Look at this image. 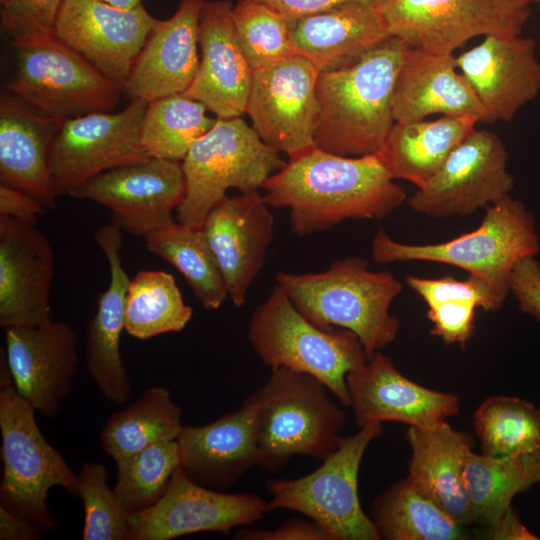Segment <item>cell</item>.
<instances>
[{
  "label": "cell",
  "mask_w": 540,
  "mask_h": 540,
  "mask_svg": "<svg viewBox=\"0 0 540 540\" xmlns=\"http://www.w3.org/2000/svg\"><path fill=\"white\" fill-rule=\"evenodd\" d=\"M260 2L274 9L287 20L328 10L338 4L348 1H360L375 7H381L388 0H237Z\"/></svg>",
  "instance_id": "cell-48"
},
{
  "label": "cell",
  "mask_w": 540,
  "mask_h": 540,
  "mask_svg": "<svg viewBox=\"0 0 540 540\" xmlns=\"http://www.w3.org/2000/svg\"><path fill=\"white\" fill-rule=\"evenodd\" d=\"M46 207L33 196L18 188L0 184V215L36 225Z\"/></svg>",
  "instance_id": "cell-47"
},
{
  "label": "cell",
  "mask_w": 540,
  "mask_h": 540,
  "mask_svg": "<svg viewBox=\"0 0 540 540\" xmlns=\"http://www.w3.org/2000/svg\"><path fill=\"white\" fill-rule=\"evenodd\" d=\"M517 1H520L526 4H530L532 2V0H517Z\"/></svg>",
  "instance_id": "cell-52"
},
{
  "label": "cell",
  "mask_w": 540,
  "mask_h": 540,
  "mask_svg": "<svg viewBox=\"0 0 540 540\" xmlns=\"http://www.w3.org/2000/svg\"><path fill=\"white\" fill-rule=\"evenodd\" d=\"M186 194L181 161L151 158L94 176L70 193L107 207L123 231L146 236L173 221Z\"/></svg>",
  "instance_id": "cell-17"
},
{
  "label": "cell",
  "mask_w": 540,
  "mask_h": 540,
  "mask_svg": "<svg viewBox=\"0 0 540 540\" xmlns=\"http://www.w3.org/2000/svg\"><path fill=\"white\" fill-rule=\"evenodd\" d=\"M78 497L85 514L83 540L129 539L130 512L107 485V470L102 463L82 464L78 473Z\"/></svg>",
  "instance_id": "cell-41"
},
{
  "label": "cell",
  "mask_w": 540,
  "mask_h": 540,
  "mask_svg": "<svg viewBox=\"0 0 540 540\" xmlns=\"http://www.w3.org/2000/svg\"><path fill=\"white\" fill-rule=\"evenodd\" d=\"M40 530L29 521L0 505L1 540H35Z\"/></svg>",
  "instance_id": "cell-49"
},
{
  "label": "cell",
  "mask_w": 540,
  "mask_h": 540,
  "mask_svg": "<svg viewBox=\"0 0 540 540\" xmlns=\"http://www.w3.org/2000/svg\"><path fill=\"white\" fill-rule=\"evenodd\" d=\"M486 537L495 540H534L538 539L520 521L517 513L511 509L493 526L486 528Z\"/></svg>",
  "instance_id": "cell-50"
},
{
  "label": "cell",
  "mask_w": 540,
  "mask_h": 540,
  "mask_svg": "<svg viewBox=\"0 0 540 540\" xmlns=\"http://www.w3.org/2000/svg\"><path fill=\"white\" fill-rule=\"evenodd\" d=\"M269 208L259 191L226 196L201 226L236 307L246 302L273 238L274 217Z\"/></svg>",
  "instance_id": "cell-20"
},
{
  "label": "cell",
  "mask_w": 540,
  "mask_h": 540,
  "mask_svg": "<svg viewBox=\"0 0 540 540\" xmlns=\"http://www.w3.org/2000/svg\"><path fill=\"white\" fill-rule=\"evenodd\" d=\"M319 73L297 54L253 71L246 113L261 140L288 160L315 147Z\"/></svg>",
  "instance_id": "cell-14"
},
{
  "label": "cell",
  "mask_w": 540,
  "mask_h": 540,
  "mask_svg": "<svg viewBox=\"0 0 540 540\" xmlns=\"http://www.w3.org/2000/svg\"><path fill=\"white\" fill-rule=\"evenodd\" d=\"M186 194L177 208L179 223L200 228L230 188L240 193L262 189L288 161L264 143L241 117L217 118L181 161Z\"/></svg>",
  "instance_id": "cell-8"
},
{
  "label": "cell",
  "mask_w": 540,
  "mask_h": 540,
  "mask_svg": "<svg viewBox=\"0 0 540 540\" xmlns=\"http://www.w3.org/2000/svg\"><path fill=\"white\" fill-rule=\"evenodd\" d=\"M108 4H111L113 6L124 8V9H131L139 4H141V0H102Z\"/></svg>",
  "instance_id": "cell-51"
},
{
  "label": "cell",
  "mask_w": 540,
  "mask_h": 540,
  "mask_svg": "<svg viewBox=\"0 0 540 540\" xmlns=\"http://www.w3.org/2000/svg\"><path fill=\"white\" fill-rule=\"evenodd\" d=\"M346 384L349 406L359 427L384 421L426 427L446 421L459 412L456 395L413 382L381 351L350 372Z\"/></svg>",
  "instance_id": "cell-22"
},
{
  "label": "cell",
  "mask_w": 540,
  "mask_h": 540,
  "mask_svg": "<svg viewBox=\"0 0 540 540\" xmlns=\"http://www.w3.org/2000/svg\"><path fill=\"white\" fill-rule=\"evenodd\" d=\"M237 540H331L316 522L303 518H290L273 530L242 528L233 537Z\"/></svg>",
  "instance_id": "cell-46"
},
{
  "label": "cell",
  "mask_w": 540,
  "mask_h": 540,
  "mask_svg": "<svg viewBox=\"0 0 540 540\" xmlns=\"http://www.w3.org/2000/svg\"><path fill=\"white\" fill-rule=\"evenodd\" d=\"M7 84L10 96L49 118L110 112L122 90L55 34L22 43Z\"/></svg>",
  "instance_id": "cell-10"
},
{
  "label": "cell",
  "mask_w": 540,
  "mask_h": 540,
  "mask_svg": "<svg viewBox=\"0 0 540 540\" xmlns=\"http://www.w3.org/2000/svg\"><path fill=\"white\" fill-rule=\"evenodd\" d=\"M474 427L484 455L500 457L540 450V409L523 399L487 398L475 412Z\"/></svg>",
  "instance_id": "cell-38"
},
{
  "label": "cell",
  "mask_w": 540,
  "mask_h": 540,
  "mask_svg": "<svg viewBox=\"0 0 540 540\" xmlns=\"http://www.w3.org/2000/svg\"><path fill=\"white\" fill-rule=\"evenodd\" d=\"M372 520L381 539L462 540L464 526L403 479L380 494L372 504Z\"/></svg>",
  "instance_id": "cell-34"
},
{
  "label": "cell",
  "mask_w": 540,
  "mask_h": 540,
  "mask_svg": "<svg viewBox=\"0 0 540 540\" xmlns=\"http://www.w3.org/2000/svg\"><path fill=\"white\" fill-rule=\"evenodd\" d=\"M479 122L474 115L394 122L377 154L392 179L406 180L420 188Z\"/></svg>",
  "instance_id": "cell-31"
},
{
  "label": "cell",
  "mask_w": 540,
  "mask_h": 540,
  "mask_svg": "<svg viewBox=\"0 0 540 540\" xmlns=\"http://www.w3.org/2000/svg\"><path fill=\"white\" fill-rule=\"evenodd\" d=\"M181 466L197 483L226 489L258 462V409L245 399L234 413L202 426H183Z\"/></svg>",
  "instance_id": "cell-27"
},
{
  "label": "cell",
  "mask_w": 540,
  "mask_h": 540,
  "mask_svg": "<svg viewBox=\"0 0 540 540\" xmlns=\"http://www.w3.org/2000/svg\"><path fill=\"white\" fill-rule=\"evenodd\" d=\"M287 22L295 54L319 72L348 68L390 37L379 8L360 1Z\"/></svg>",
  "instance_id": "cell-26"
},
{
  "label": "cell",
  "mask_w": 540,
  "mask_h": 540,
  "mask_svg": "<svg viewBox=\"0 0 540 540\" xmlns=\"http://www.w3.org/2000/svg\"><path fill=\"white\" fill-rule=\"evenodd\" d=\"M147 106L148 101L132 98L117 113L95 112L63 120L50 153L55 195H70L98 174L151 159L142 143Z\"/></svg>",
  "instance_id": "cell-11"
},
{
  "label": "cell",
  "mask_w": 540,
  "mask_h": 540,
  "mask_svg": "<svg viewBox=\"0 0 540 540\" xmlns=\"http://www.w3.org/2000/svg\"><path fill=\"white\" fill-rule=\"evenodd\" d=\"M269 512L255 494L223 493L193 480L180 465L163 496L129 515V540H169L197 532H223L252 524Z\"/></svg>",
  "instance_id": "cell-16"
},
{
  "label": "cell",
  "mask_w": 540,
  "mask_h": 540,
  "mask_svg": "<svg viewBox=\"0 0 540 540\" xmlns=\"http://www.w3.org/2000/svg\"><path fill=\"white\" fill-rule=\"evenodd\" d=\"M382 433L381 423H370L342 438L338 447L315 471L297 479H271L268 509L300 512L321 526L331 540H379L380 533L361 507L358 474L368 445Z\"/></svg>",
  "instance_id": "cell-9"
},
{
  "label": "cell",
  "mask_w": 540,
  "mask_h": 540,
  "mask_svg": "<svg viewBox=\"0 0 540 540\" xmlns=\"http://www.w3.org/2000/svg\"><path fill=\"white\" fill-rule=\"evenodd\" d=\"M62 121L34 112L8 93L1 96V184L27 192L47 209L56 205L50 153Z\"/></svg>",
  "instance_id": "cell-29"
},
{
  "label": "cell",
  "mask_w": 540,
  "mask_h": 540,
  "mask_svg": "<svg viewBox=\"0 0 540 540\" xmlns=\"http://www.w3.org/2000/svg\"><path fill=\"white\" fill-rule=\"evenodd\" d=\"M180 465L177 440L152 444L116 464L117 479L113 489L130 513L147 509L163 496Z\"/></svg>",
  "instance_id": "cell-39"
},
{
  "label": "cell",
  "mask_w": 540,
  "mask_h": 540,
  "mask_svg": "<svg viewBox=\"0 0 540 540\" xmlns=\"http://www.w3.org/2000/svg\"><path fill=\"white\" fill-rule=\"evenodd\" d=\"M463 479L473 521L489 528L512 509L516 494L540 484V450L500 457L472 451Z\"/></svg>",
  "instance_id": "cell-32"
},
{
  "label": "cell",
  "mask_w": 540,
  "mask_h": 540,
  "mask_svg": "<svg viewBox=\"0 0 540 540\" xmlns=\"http://www.w3.org/2000/svg\"><path fill=\"white\" fill-rule=\"evenodd\" d=\"M182 427L181 408L172 400L170 391L152 387L126 409L109 417L100 433V443L117 464L152 444L177 440Z\"/></svg>",
  "instance_id": "cell-33"
},
{
  "label": "cell",
  "mask_w": 540,
  "mask_h": 540,
  "mask_svg": "<svg viewBox=\"0 0 540 540\" xmlns=\"http://www.w3.org/2000/svg\"><path fill=\"white\" fill-rule=\"evenodd\" d=\"M379 11L390 36L436 54L477 36L519 35L530 17L529 4L517 0H388Z\"/></svg>",
  "instance_id": "cell-12"
},
{
  "label": "cell",
  "mask_w": 540,
  "mask_h": 540,
  "mask_svg": "<svg viewBox=\"0 0 540 540\" xmlns=\"http://www.w3.org/2000/svg\"><path fill=\"white\" fill-rule=\"evenodd\" d=\"M233 6L231 0L205 3L199 23L201 58L184 92L222 119L246 113L253 76L236 36Z\"/></svg>",
  "instance_id": "cell-23"
},
{
  "label": "cell",
  "mask_w": 540,
  "mask_h": 540,
  "mask_svg": "<svg viewBox=\"0 0 540 540\" xmlns=\"http://www.w3.org/2000/svg\"><path fill=\"white\" fill-rule=\"evenodd\" d=\"M207 0H180L176 12L158 20L149 34L124 92L152 101L184 93L199 66V23Z\"/></svg>",
  "instance_id": "cell-25"
},
{
  "label": "cell",
  "mask_w": 540,
  "mask_h": 540,
  "mask_svg": "<svg viewBox=\"0 0 540 540\" xmlns=\"http://www.w3.org/2000/svg\"><path fill=\"white\" fill-rule=\"evenodd\" d=\"M247 338L261 361L312 375L336 398L350 405L346 376L367 357L359 338L346 329L325 330L310 322L284 291L273 290L254 310Z\"/></svg>",
  "instance_id": "cell-6"
},
{
  "label": "cell",
  "mask_w": 540,
  "mask_h": 540,
  "mask_svg": "<svg viewBox=\"0 0 540 540\" xmlns=\"http://www.w3.org/2000/svg\"><path fill=\"white\" fill-rule=\"evenodd\" d=\"M240 47L254 70L270 66L295 55L287 19L255 1H237L232 10Z\"/></svg>",
  "instance_id": "cell-40"
},
{
  "label": "cell",
  "mask_w": 540,
  "mask_h": 540,
  "mask_svg": "<svg viewBox=\"0 0 540 540\" xmlns=\"http://www.w3.org/2000/svg\"><path fill=\"white\" fill-rule=\"evenodd\" d=\"M405 281L427 306L450 300H464L475 303L484 311H498L510 293L509 287L471 274L465 280H458L453 276L432 279L408 275Z\"/></svg>",
  "instance_id": "cell-42"
},
{
  "label": "cell",
  "mask_w": 540,
  "mask_h": 540,
  "mask_svg": "<svg viewBox=\"0 0 540 540\" xmlns=\"http://www.w3.org/2000/svg\"><path fill=\"white\" fill-rule=\"evenodd\" d=\"M147 248L185 278L206 310L218 309L228 296L223 276L200 228L171 221L145 237Z\"/></svg>",
  "instance_id": "cell-35"
},
{
  "label": "cell",
  "mask_w": 540,
  "mask_h": 540,
  "mask_svg": "<svg viewBox=\"0 0 540 540\" xmlns=\"http://www.w3.org/2000/svg\"><path fill=\"white\" fill-rule=\"evenodd\" d=\"M192 314L171 274L146 270L131 279L125 309V330L130 336L146 340L181 331Z\"/></svg>",
  "instance_id": "cell-36"
},
{
  "label": "cell",
  "mask_w": 540,
  "mask_h": 540,
  "mask_svg": "<svg viewBox=\"0 0 540 540\" xmlns=\"http://www.w3.org/2000/svg\"><path fill=\"white\" fill-rule=\"evenodd\" d=\"M0 433L3 476L2 506L40 531L54 529L48 492L60 486L78 496V474L46 440L36 410L17 392L1 349Z\"/></svg>",
  "instance_id": "cell-5"
},
{
  "label": "cell",
  "mask_w": 540,
  "mask_h": 540,
  "mask_svg": "<svg viewBox=\"0 0 540 540\" xmlns=\"http://www.w3.org/2000/svg\"><path fill=\"white\" fill-rule=\"evenodd\" d=\"M327 390L310 374L271 369L267 382L247 397L258 409L259 467L277 472L295 454L323 460L338 447L346 413Z\"/></svg>",
  "instance_id": "cell-4"
},
{
  "label": "cell",
  "mask_w": 540,
  "mask_h": 540,
  "mask_svg": "<svg viewBox=\"0 0 540 540\" xmlns=\"http://www.w3.org/2000/svg\"><path fill=\"white\" fill-rule=\"evenodd\" d=\"M471 301L450 300L428 306L431 334L447 344L465 345L474 334L475 309Z\"/></svg>",
  "instance_id": "cell-44"
},
{
  "label": "cell",
  "mask_w": 540,
  "mask_h": 540,
  "mask_svg": "<svg viewBox=\"0 0 540 540\" xmlns=\"http://www.w3.org/2000/svg\"><path fill=\"white\" fill-rule=\"evenodd\" d=\"M407 45L390 36L356 64L320 72L314 145L341 156L377 154L394 119L392 96Z\"/></svg>",
  "instance_id": "cell-2"
},
{
  "label": "cell",
  "mask_w": 540,
  "mask_h": 540,
  "mask_svg": "<svg viewBox=\"0 0 540 540\" xmlns=\"http://www.w3.org/2000/svg\"><path fill=\"white\" fill-rule=\"evenodd\" d=\"M184 93L148 102L142 123V143L152 158L182 161L191 146L208 132L217 118Z\"/></svg>",
  "instance_id": "cell-37"
},
{
  "label": "cell",
  "mask_w": 540,
  "mask_h": 540,
  "mask_svg": "<svg viewBox=\"0 0 540 540\" xmlns=\"http://www.w3.org/2000/svg\"><path fill=\"white\" fill-rule=\"evenodd\" d=\"M489 123L511 121L540 94V61L536 41L521 34H491L455 57Z\"/></svg>",
  "instance_id": "cell-19"
},
{
  "label": "cell",
  "mask_w": 540,
  "mask_h": 540,
  "mask_svg": "<svg viewBox=\"0 0 540 540\" xmlns=\"http://www.w3.org/2000/svg\"><path fill=\"white\" fill-rule=\"evenodd\" d=\"M498 135L476 128L449 154L435 175L408 199L415 212L436 217L468 216L510 195L514 178Z\"/></svg>",
  "instance_id": "cell-13"
},
{
  "label": "cell",
  "mask_w": 540,
  "mask_h": 540,
  "mask_svg": "<svg viewBox=\"0 0 540 540\" xmlns=\"http://www.w3.org/2000/svg\"><path fill=\"white\" fill-rule=\"evenodd\" d=\"M510 293L521 312L540 322V263L536 257L524 258L513 267Z\"/></svg>",
  "instance_id": "cell-45"
},
{
  "label": "cell",
  "mask_w": 540,
  "mask_h": 540,
  "mask_svg": "<svg viewBox=\"0 0 540 540\" xmlns=\"http://www.w3.org/2000/svg\"><path fill=\"white\" fill-rule=\"evenodd\" d=\"M123 230L111 222L94 233L110 271L108 288L97 299V309L87 327L85 359L87 370L102 396L124 404L131 395V383L120 353V336L125 329L126 296L131 279L120 255Z\"/></svg>",
  "instance_id": "cell-24"
},
{
  "label": "cell",
  "mask_w": 540,
  "mask_h": 540,
  "mask_svg": "<svg viewBox=\"0 0 540 540\" xmlns=\"http://www.w3.org/2000/svg\"><path fill=\"white\" fill-rule=\"evenodd\" d=\"M474 115L489 118L471 85L458 71L453 54H436L407 46L392 96L395 122L421 120L430 115Z\"/></svg>",
  "instance_id": "cell-28"
},
{
  "label": "cell",
  "mask_w": 540,
  "mask_h": 540,
  "mask_svg": "<svg viewBox=\"0 0 540 540\" xmlns=\"http://www.w3.org/2000/svg\"><path fill=\"white\" fill-rule=\"evenodd\" d=\"M532 2L540 3V0H532Z\"/></svg>",
  "instance_id": "cell-53"
},
{
  "label": "cell",
  "mask_w": 540,
  "mask_h": 540,
  "mask_svg": "<svg viewBox=\"0 0 540 540\" xmlns=\"http://www.w3.org/2000/svg\"><path fill=\"white\" fill-rule=\"evenodd\" d=\"M55 256L36 225L0 215V327L52 320L49 294Z\"/></svg>",
  "instance_id": "cell-21"
},
{
  "label": "cell",
  "mask_w": 540,
  "mask_h": 540,
  "mask_svg": "<svg viewBox=\"0 0 540 540\" xmlns=\"http://www.w3.org/2000/svg\"><path fill=\"white\" fill-rule=\"evenodd\" d=\"M64 0H0V21L13 47L54 34Z\"/></svg>",
  "instance_id": "cell-43"
},
{
  "label": "cell",
  "mask_w": 540,
  "mask_h": 540,
  "mask_svg": "<svg viewBox=\"0 0 540 540\" xmlns=\"http://www.w3.org/2000/svg\"><path fill=\"white\" fill-rule=\"evenodd\" d=\"M539 251L540 237L533 214L510 195L485 208L477 229L446 242L404 244L380 229L371 247L372 258L378 264L442 263L509 288L510 275L517 262L536 257Z\"/></svg>",
  "instance_id": "cell-7"
},
{
  "label": "cell",
  "mask_w": 540,
  "mask_h": 540,
  "mask_svg": "<svg viewBox=\"0 0 540 540\" xmlns=\"http://www.w3.org/2000/svg\"><path fill=\"white\" fill-rule=\"evenodd\" d=\"M158 20L142 3L124 9L102 0H64L54 34L124 92Z\"/></svg>",
  "instance_id": "cell-15"
},
{
  "label": "cell",
  "mask_w": 540,
  "mask_h": 540,
  "mask_svg": "<svg viewBox=\"0 0 540 540\" xmlns=\"http://www.w3.org/2000/svg\"><path fill=\"white\" fill-rule=\"evenodd\" d=\"M275 281L314 325L353 332L367 360L397 337L400 321L390 313V306L402 283L390 272L371 271L361 257L337 260L316 273L280 272Z\"/></svg>",
  "instance_id": "cell-3"
},
{
  "label": "cell",
  "mask_w": 540,
  "mask_h": 540,
  "mask_svg": "<svg viewBox=\"0 0 540 540\" xmlns=\"http://www.w3.org/2000/svg\"><path fill=\"white\" fill-rule=\"evenodd\" d=\"M4 331V354L17 392L43 416H56L78 367L75 330L52 319Z\"/></svg>",
  "instance_id": "cell-18"
},
{
  "label": "cell",
  "mask_w": 540,
  "mask_h": 540,
  "mask_svg": "<svg viewBox=\"0 0 540 540\" xmlns=\"http://www.w3.org/2000/svg\"><path fill=\"white\" fill-rule=\"evenodd\" d=\"M407 439L411 448L409 482L460 525L473 523L463 479L472 438L443 421L409 426Z\"/></svg>",
  "instance_id": "cell-30"
},
{
  "label": "cell",
  "mask_w": 540,
  "mask_h": 540,
  "mask_svg": "<svg viewBox=\"0 0 540 540\" xmlns=\"http://www.w3.org/2000/svg\"><path fill=\"white\" fill-rule=\"evenodd\" d=\"M262 189L266 203L288 208L298 237L328 231L347 219L380 220L406 200L378 154L341 156L318 149L289 159Z\"/></svg>",
  "instance_id": "cell-1"
}]
</instances>
